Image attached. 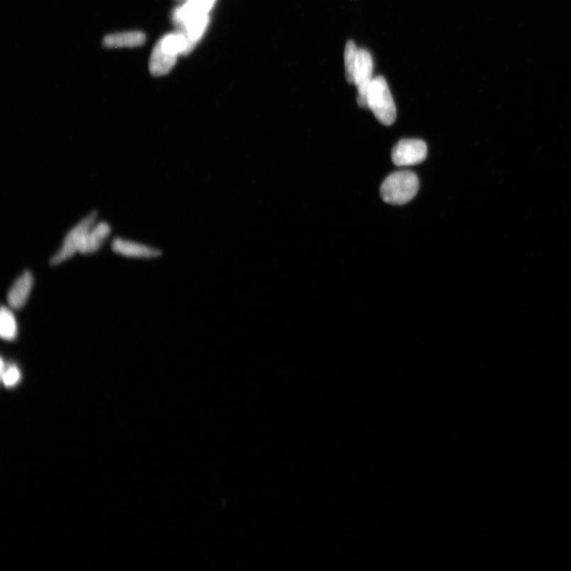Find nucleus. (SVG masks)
<instances>
[{
    "label": "nucleus",
    "mask_w": 571,
    "mask_h": 571,
    "mask_svg": "<svg viewBox=\"0 0 571 571\" xmlns=\"http://www.w3.org/2000/svg\"><path fill=\"white\" fill-rule=\"evenodd\" d=\"M419 180L410 171L394 173L388 176L380 188L383 200L391 205H404L418 194Z\"/></svg>",
    "instance_id": "obj_1"
},
{
    "label": "nucleus",
    "mask_w": 571,
    "mask_h": 571,
    "mask_svg": "<svg viewBox=\"0 0 571 571\" xmlns=\"http://www.w3.org/2000/svg\"><path fill=\"white\" fill-rule=\"evenodd\" d=\"M0 335L6 342L13 341L18 335V325L15 315L5 307L0 312Z\"/></svg>",
    "instance_id": "obj_12"
},
{
    "label": "nucleus",
    "mask_w": 571,
    "mask_h": 571,
    "mask_svg": "<svg viewBox=\"0 0 571 571\" xmlns=\"http://www.w3.org/2000/svg\"><path fill=\"white\" fill-rule=\"evenodd\" d=\"M359 50L353 40L347 43L344 50V67L347 81L353 84Z\"/></svg>",
    "instance_id": "obj_13"
},
{
    "label": "nucleus",
    "mask_w": 571,
    "mask_h": 571,
    "mask_svg": "<svg viewBox=\"0 0 571 571\" xmlns=\"http://www.w3.org/2000/svg\"><path fill=\"white\" fill-rule=\"evenodd\" d=\"M427 146L418 139L400 141L392 151V161L397 166H410L420 164L427 156Z\"/></svg>",
    "instance_id": "obj_5"
},
{
    "label": "nucleus",
    "mask_w": 571,
    "mask_h": 571,
    "mask_svg": "<svg viewBox=\"0 0 571 571\" xmlns=\"http://www.w3.org/2000/svg\"><path fill=\"white\" fill-rule=\"evenodd\" d=\"M112 249L121 256L132 258H155L161 255V251L140 243L117 237L112 241Z\"/></svg>",
    "instance_id": "obj_10"
},
{
    "label": "nucleus",
    "mask_w": 571,
    "mask_h": 571,
    "mask_svg": "<svg viewBox=\"0 0 571 571\" xmlns=\"http://www.w3.org/2000/svg\"><path fill=\"white\" fill-rule=\"evenodd\" d=\"M33 287V277L26 271L13 284L8 295V301L12 309H22L30 298Z\"/></svg>",
    "instance_id": "obj_9"
},
{
    "label": "nucleus",
    "mask_w": 571,
    "mask_h": 571,
    "mask_svg": "<svg viewBox=\"0 0 571 571\" xmlns=\"http://www.w3.org/2000/svg\"><path fill=\"white\" fill-rule=\"evenodd\" d=\"M146 37L141 31H131L107 36L104 39L107 48L138 47L146 43Z\"/></svg>",
    "instance_id": "obj_11"
},
{
    "label": "nucleus",
    "mask_w": 571,
    "mask_h": 571,
    "mask_svg": "<svg viewBox=\"0 0 571 571\" xmlns=\"http://www.w3.org/2000/svg\"><path fill=\"white\" fill-rule=\"evenodd\" d=\"M373 79V60L371 53L364 49L359 50L353 84L357 87V103L360 107L368 108L366 95Z\"/></svg>",
    "instance_id": "obj_6"
},
{
    "label": "nucleus",
    "mask_w": 571,
    "mask_h": 571,
    "mask_svg": "<svg viewBox=\"0 0 571 571\" xmlns=\"http://www.w3.org/2000/svg\"><path fill=\"white\" fill-rule=\"evenodd\" d=\"M112 233V227L106 222H97L88 230L79 254L89 255L97 253Z\"/></svg>",
    "instance_id": "obj_8"
},
{
    "label": "nucleus",
    "mask_w": 571,
    "mask_h": 571,
    "mask_svg": "<svg viewBox=\"0 0 571 571\" xmlns=\"http://www.w3.org/2000/svg\"><path fill=\"white\" fill-rule=\"evenodd\" d=\"M97 212H92L69 231L64 238L62 246L51 258L52 266L63 263L79 253L88 230L97 222Z\"/></svg>",
    "instance_id": "obj_4"
},
{
    "label": "nucleus",
    "mask_w": 571,
    "mask_h": 571,
    "mask_svg": "<svg viewBox=\"0 0 571 571\" xmlns=\"http://www.w3.org/2000/svg\"><path fill=\"white\" fill-rule=\"evenodd\" d=\"M21 371L16 365H5L4 359L1 360V379L6 387L16 386L21 380Z\"/></svg>",
    "instance_id": "obj_14"
},
{
    "label": "nucleus",
    "mask_w": 571,
    "mask_h": 571,
    "mask_svg": "<svg viewBox=\"0 0 571 571\" xmlns=\"http://www.w3.org/2000/svg\"><path fill=\"white\" fill-rule=\"evenodd\" d=\"M178 56L161 38L154 46L149 60V72L153 77L165 76L173 69Z\"/></svg>",
    "instance_id": "obj_7"
},
{
    "label": "nucleus",
    "mask_w": 571,
    "mask_h": 571,
    "mask_svg": "<svg viewBox=\"0 0 571 571\" xmlns=\"http://www.w3.org/2000/svg\"><path fill=\"white\" fill-rule=\"evenodd\" d=\"M366 107L385 126H391L396 119L397 111L388 85L383 77L374 78L366 95Z\"/></svg>",
    "instance_id": "obj_2"
},
{
    "label": "nucleus",
    "mask_w": 571,
    "mask_h": 571,
    "mask_svg": "<svg viewBox=\"0 0 571 571\" xmlns=\"http://www.w3.org/2000/svg\"><path fill=\"white\" fill-rule=\"evenodd\" d=\"M209 20L208 13L197 11L187 3L176 8L173 13L174 25L178 27L179 32L186 36L193 47L206 31Z\"/></svg>",
    "instance_id": "obj_3"
}]
</instances>
